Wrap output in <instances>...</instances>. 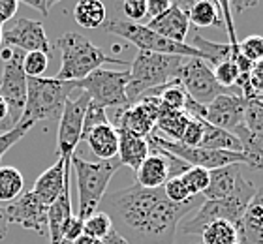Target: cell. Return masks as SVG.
Instances as JSON below:
<instances>
[{"instance_id":"obj_36","label":"cell","mask_w":263,"mask_h":244,"mask_svg":"<svg viewBox=\"0 0 263 244\" xmlns=\"http://www.w3.org/2000/svg\"><path fill=\"white\" fill-rule=\"evenodd\" d=\"M109 124V119H107V111L105 107L98 105V103L90 102L88 103L87 111H85V119H83V132H81V141L88 136V132H92L94 128L98 126Z\"/></svg>"},{"instance_id":"obj_35","label":"cell","mask_w":263,"mask_h":244,"mask_svg":"<svg viewBox=\"0 0 263 244\" xmlns=\"http://www.w3.org/2000/svg\"><path fill=\"white\" fill-rule=\"evenodd\" d=\"M182 180V184L186 186L188 194L192 195V197H197V195H201L203 192L207 190L209 186V171L203 167H190L186 173L179 177Z\"/></svg>"},{"instance_id":"obj_24","label":"cell","mask_w":263,"mask_h":244,"mask_svg":"<svg viewBox=\"0 0 263 244\" xmlns=\"http://www.w3.org/2000/svg\"><path fill=\"white\" fill-rule=\"evenodd\" d=\"M188 120H190V115L188 113H184V111H173V109H167L160 103V113H158V120H156V128H158L160 132H164L165 136H167L165 139H170V141H181Z\"/></svg>"},{"instance_id":"obj_15","label":"cell","mask_w":263,"mask_h":244,"mask_svg":"<svg viewBox=\"0 0 263 244\" xmlns=\"http://www.w3.org/2000/svg\"><path fill=\"white\" fill-rule=\"evenodd\" d=\"M245 105H247V100L241 94H220L207 105L205 120L209 124L235 136L241 128H245Z\"/></svg>"},{"instance_id":"obj_31","label":"cell","mask_w":263,"mask_h":244,"mask_svg":"<svg viewBox=\"0 0 263 244\" xmlns=\"http://www.w3.org/2000/svg\"><path fill=\"white\" fill-rule=\"evenodd\" d=\"M190 45L203 54V60H205V62H209V64H213V66H218L220 62L231 59L230 45L211 42V40L203 38L201 34H196V36H194V42Z\"/></svg>"},{"instance_id":"obj_38","label":"cell","mask_w":263,"mask_h":244,"mask_svg":"<svg viewBox=\"0 0 263 244\" xmlns=\"http://www.w3.org/2000/svg\"><path fill=\"white\" fill-rule=\"evenodd\" d=\"M49 66V54L27 53L23 57V71L27 77H42Z\"/></svg>"},{"instance_id":"obj_33","label":"cell","mask_w":263,"mask_h":244,"mask_svg":"<svg viewBox=\"0 0 263 244\" xmlns=\"http://www.w3.org/2000/svg\"><path fill=\"white\" fill-rule=\"evenodd\" d=\"M245 128L252 136L263 137V100L250 98L245 105Z\"/></svg>"},{"instance_id":"obj_39","label":"cell","mask_w":263,"mask_h":244,"mask_svg":"<svg viewBox=\"0 0 263 244\" xmlns=\"http://www.w3.org/2000/svg\"><path fill=\"white\" fill-rule=\"evenodd\" d=\"M239 49L245 59H248L252 64L263 60V36L258 34H252V36H247V38L239 42Z\"/></svg>"},{"instance_id":"obj_50","label":"cell","mask_w":263,"mask_h":244,"mask_svg":"<svg viewBox=\"0 0 263 244\" xmlns=\"http://www.w3.org/2000/svg\"><path fill=\"white\" fill-rule=\"evenodd\" d=\"M8 228H10V222H8V216H6V207H0V240L6 237Z\"/></svg>"},{"instance_id":"obj_9","label":"cell","mask_w":263,"mask_h":244,"mask_svg":"<svg viewBox=\"0 0 263 244\" xmlns=\"http://www.w3.org/2000/svg\"><path fill=\"white\" fill-rule=\"evenodd\" d=\"M126 87H128V70L117 71V70H100L92 71L90 76L76 83V88L79 92L88 94L90 102L98 103L102 107H128L126 96Z\"/></svg>"},{"instance_id":"obj_1","label":"cell","mask_w":263,"mask_h":244,"mask_svg":"<svg viewBox=\"0 0 263 244\" xmlns=\"http://www.w3.org/2000/svg\"><path fill=\"white\" fill-rule=\"evenodd\" d=\"M201 203V195L171 203L164 188L148 190L134 184L105 194L98 211L109 216L113 229L128 244H173L181 220Z\"/></svg>"},{"instance_id":"obj_34","label":"cell","mask_w":263,"mask_h":244,"mask_svg":"<svg viewBox=\"0 0 263 244\" xmlns=\"http://www.w3.org/2000/svg\"><path fill=\"white\" fill-rule=\"evenodd\" d=\"M113 231V223H111L109 216L102 211H96L94 214L83 222V233L88 235V237H92L96 240H102L104 237Z\"/></svg>"},{"instance_id":"obj_52","label":"cell","mask_w":263,"mask_h":244,"mask_svg":"<svg viewBox=\"0 0 263 244\" xmlns=\"http://www.w3.org/2000/svg\"><path fill=\"white\" fill-rule=\"evenodd\" d=\"M233 6H235V8L239 11H242L245 8H252V6H256V2H250V4H241V2H233Z\"/></svg>"},{"instance_id":"obj_13","label":"cell","mask_w":263,"mask_h":244,"mask_svg":"<svg viewBox=\"0 0 263 244\" xmlns=\"http://www.w3.org/2000/svg\"><path fill=\"white\" fill-rule=\"evenodd\" d=\"M2 44L6 47H13L25 53H44L49 54L53 45L47 40L44 25L40 21L19 17L11 23L10 27L2 28Z\"/></svg>"},{"instance_id":"obj_43","label":"cell","mask_w":263,"mask_h":244,"mask_svg":"<svg viewBox=\"0 0 263 244\" xmlns=\"http://www.w3.org/2000/svg\"><path fill=\"white\" fill-rule=\"evenodd\" d=\"M122 10L130 23H139L143 21V17H147V0H128L124 2Z\"/></svg>"},{"instance_id":"obj_11","label":"cell","mask_w":263,"mask_h":244,"mask_svg":"<svg viewBox=\"0 0 263 244\" xmlns=\"http://www.w3.org/2000/svg\"><path fill=\"white\" fill-rule=\"evenodd\" d=\"M175 81L184 88V92L192 98L194 102L203 105V107H207L209 103L213 102L216 96H220V94L230 92V90L222 88L216 83L213 70L201 59L182 60V66Z\"/></svg>"},{"instance_id":"obj_10","label":"cell","mask_w":263,"mask_h":244,"mask_svg":"<svg viewBox=\"0 0 263 244\" xmlns=\"http://www.w3.org/2000/svg\"><path fill=\"white\" fill-rule=\"evenodd\" d=\"M23 51L13 49V53L8 60H4V70L0 77V98H4L10 109V120L8 128L13 130L25 111L27 103V76L23 71Z\"/></svg>"},{"instance_id":"obj_44","label":"cell","mask_w":263,"mask_h":244,"mask_svg":"<svg viewBox=\"0 0 263 244\" xmlns=\"http://www.w3.org/2000/svg\"><path fill=\"white\" fill-rule=\"evenodd\" d=\"M248 83H250V90H252L254 98L263 96V60L256 62L252 66V70L248 73Z\"/></svg>"},{"instance_id":"obj_40","label":"cell","mask_w":263,"mask_h":244,"mask_svg":"<svg viewBox=\"0 0 263 244\" xmlns=\"http://www.w3.org/2000/svg\"><path fill=\"white\" fill-rule=\"evenodd\" d=\"M203 120L205 119H194L190 117L186 128H184V134H182L181 141L182 145L186 146H199L203 139Z\"/></svg>"},{"instance_id":"obj_30","label":"cell","mask_w":263,"mask_h":244,"mask_svg":"<svg viewBox=\"0 0 263 244\" xmlns=\"http://www.w3.org/2000/svg\"><path fill=\"white\" fill-rule=\"evenodd\" d=\"M201 244H239V231L233 223L218 220L201 231Z\"/></svg>"},{"instance_id":"obj_7","label":"cell","mask_w":263,"mask_h":244,"mask_svg":"<svg viewBox=\"0 0 263 244\" xmlns=\"http://www.w3.org/2000/svg\"><path fill=\"white\" fill-rule=\"evenodd\" d=\"M107 32L115 34L119 38H124L130 44L137 45L139 51H148V53L158 54H171V57H182V59H201L203 54L188 44H177L171 40L153 32L141 23L130 21H111L107 23Z\"/></svg>"},{"instance_id":"obj_8","label":"cell","mask_w":263,"mask_h":244,"mask_svg":"<svg viewBox=\"0 0 263 244\" xmlns=\"http://www.w3.org/2000/svg\"><path fill=\"white\" fill-rule=\"evenodd\" d=\"M147 141L151 145V148L170 152L175 158L188 163L190 167H203L207 171H213V169L233 165V163L245 165V158H242L241 152L209 151V148H203V146H186L179 141H170V139H165L162 136H156L154 132L147 137Z\"/></svg>"},{"instance_id":"obj_3","label":"cell","mask_w":263,"mask_h":244,"mask_svg":"<svg viewBox=\"0 0 263 244\" xmlns=\"http://www.w3.org/2000/svg\"><path fill=\"white\" fill-rule=\"evenodd\" d=\"M57 47L62 53L61 70L55 77L59 81L77 83L90 76L92 71L100 70L104 64H126L124 60L107 57L98 45H94L90 40L81 36L79 32H66L59 38Z\"/></svg>"},{"instance_id":"obj_4","label":"cell","mask_w":263,"mask_h":244,"mask_svg":"<svg viewBox=\"0 0 263 244\" xmlns=\"http://www.w3.org/2000/svg\"><path fill=\"white\" fill-rule=\"evenodd\" d=\"M73 90H77L76 83L59 81L55 77H27V103L19 124L32 128L40 120L61 119Z\"/></svg>"},{"instance_id":"obj_20","label":"cell","mask_w":263,"mask_h":244,"mask_svg":"<svg viewBox=\"0 0 263 244\" xmlns=\"http://www.w3.org/2000/svg\"><path fill=\"white\" fill-rule=\"evenodd\" d=\"M73 212H71V197H70V180L64 184V190L59 195V199L47 209V233L49 244H61L64 233L70 226Z\"/></svg>"},{"instance_id":"obj_48","label":"cell","mask_w":263,"mask_h":244,"mask_svg":"<svg viewBox=\"0 0 263 244\" xmlns=\"http://www.w3.org/2000/svg\"><path fill=\"white\" fill-rule=\"evenodd\" d=\"M25 6H28V8H34V10L42 11V15H49L51 8L57 4V0H25L23 2Z\"/></svg>"},{"instance_id":"obj_54","label":"cell","mask_w":263,"mask_h":244,"mask_svg":"<svg viewBox=\"0 0 263 244\" xmlns=\"http://www.w3.org/2000/svg\"><path fill=\"white\" fill-rule=\"evenodd\" d=\"M261 100H263V96H261Z\"/></svg>"},{"instance_id":"obj_46","label":"cell","mask_w":263,"mask_h":244,"mask_svg":"<svg viewBox=\"0 0 263 244\" xmlns=\"http://www.w3.org/2000/svg\"><path fill=\"white\" fill-rule=\"evenodd\" d=\"M171 4L173 2H170V0H147V15L151 19H156L170 10Z\"/></svg>"},{"instance_id":"obj_25","label":"cell","mask_w":263,"mask_h":244,"mask_svg":"<svg viewBox=\"0 0 263 244\" xmlns=\"http://www.w3.org/2000/svg\"><path fill=\"white\" fill-rule=\"evenodd\" d=\"M107 17V10L100 0H81L73 8V19L81 28L94 30L102 27Z\"/></svg>"},{"instance_id":"obj_22","label":"cell","mask_w":263,"mask_h":244,"mask_svg":"<svg viewBox=\"0 0 263 244\" xmlns=\"http://www.w3.org/2000/svg\"><path fill=\"white\" fill-rule=\"evenodd\" d=\"M151 154V145L147 137L136 136L128 130H119V162L122 165H128L130 169L137 171L145 160Z\"/></svg>"},{"instance_id":"obj_32","label":"cell","mask_w":263,"mask_h":244,"mask_svg":"<svg viewBox=\"0 0 263 244\" xmlns=\"http://www.w3.org/2000/svg\"><path fill=\"white\" fill-rule=\"evenodd\" d=\"M153 96L158 98V102L167 109H173V111H184V105H186V98L188 94L184 92V88L179 85L177 81L170 83V85H164L158 90H153ZM147 96V94H145Z\"/></svg>"},{"instance_id":"obj_2","label":"cell","mask_w":263,"mask_h":244,"mask_svg":"<svg viewBox=\"0 0 263 244\" xmlns=\"http://www.w3.org/2000/svg\"><path fill=\"white\" fill-rule=\"evenodd\" d=\"M182 60H184L182 57L139 51L134 57L130 70H128V102H137L145 94L158 90L164 85L175 81L182 66Z\"/></svg>"},{"instance_id":"obj_51","label":"cell","mask_w":263,"mask_h":244,"mask_svg":"<svg viewBox=\"0 0 263 244\" xmlns=\"http://www.w3.org/2000/svg\"><path fill=\"white\" fill-rule=\"evenodd\" d=\"M100 244H128V242L124 239H122L121 235L117 233L115 229H113V231H111V233L107 235V237H104V239L100 240Z\"/></svg>"},{"instance_id":"obj_23","label":"cell","mask_w":263,"mask_h":244,"mask_svg":"<svg viewBox=\"0 0 263 244\" xmlns=\"http://www.w3.org/2000/svg\"><path fill=\"white\" fill-rule=\"evenodd\" d=\"M83 141H87L90 152L98 158L100 162L113 160L119 154V130L111 122L88 132V136Z\"/></svg>"},{"instance_id":"obj_26","label":"cell","mask_w":263,"mask_h":244,"mask_svg":"<svg viewBox=\"0 0 263 244\" xmlns=\"http://www.w3.org/2000/svg\"><path fill=\"white\" fill-rule=\"evenodd\" d=\"M199 146L209 148V151H230V152L242 151L241 143H239V139L233 134L209 124L207 120H203V139Z\"/></svg>"},{"instance_id":"obj_6","label":"cell","mask_w":263,"mask_h":244,"mask_svg":"<svg viewBox=\"0 0 263 244\" xmlns=\"http://www.w3.org/2000/svg\"><path fill=\"white\" fill-rule=\"evenodd\" d=\"M256 190L258 188L252 184V180H247L245 177H241L235 192L228 195L226 199L203 201L201 207L197 209L196 216L186 220L181 226V231L184 235H201V231L207 228L209 223L218 222V220H226V222L233 223L235 228H239L242 214L247 211L248 203L252 201Z\"/></svg>"},{"instance_id":"obj_12","label":"cell","mask_w":263,"mask_h":244,"mask_svg":"<svg viewBox=\"0 0 263 244\" xmlns=\"http://www.w3.org/2000/svg\"><path fill=\"white\" fill-rule=\"evenodd\" d=\"M88 103H90L88 94L79 92L77 98H70L62 109L59 119V134H57V156L62 160H70L76 154L77 145L81 141L83 119Z\"/></svg>"},{"instance_id":"obj_29","label":"cell","mask_w":263,"mask_h":244,"mask_svg":"<svg viewBox=\"0 0 263 244\" xmlns=\"http://www.w3.org/2000/svg\"><path fill=\"white\" fill-rule=\"evenodd\" d=\"M25 179L19 169L11 165H0V201L11 203L23 194Z\"/></svg>"},{"instance_id":"obj_16","label":"cell","mask_w":263,"mask_h":244,"mask_svg":"<svg viewBox=\"0 0 263 244\" xmlns=\"http://www.w3.org/2000/svg\"><path fill=\"white\" fill-rule=\"evenodd\" d=\"M47 209L49 207L44 205L32 192H25L15 201H11L10 205H6V216L10 223H17L38 235H45L47 233Z\"/></svg>"},{"instance_id":"obj_17","label":"cell","mask_w":263,"mask_h":244,"mask_svg":"<svg viewBox=\"0 0 263 244\" xmlns=\"http://www.w3.org/2000/svg\"><path fill=\"white\" fill-rule=\"evenodd\" d=\"M70 167H71V158L70 160H62L59 158L49 169H45L40 175L32 186V194L38 197L44 205H53L59 195L64 190V184L70 180Z\"/></svg>"},{"instance_id":"obj_5","label":"cell","mask_w":263,"mask_h":244,"mask_svg":"<svg viewBox=\"0 0 263 244\" xmlns=\"http://www.w3.org/2000/svg\"><path fill=\"white\" fill-rule=\"evenodd\" d=\"M121 165L122 163L119 162V158L90 163L77 154L71 156V167L76 171L77 190H79V211L76 214L77 218H81L85 222L90 214L98 211L105 190H107V184Z\"/></svg>"},{"instance_id":"obj_14","label":"cell","mask_w":263,"mask_h":244,"mask_svg":"<svg viewBox=\"0 0 263 244\" xmlns=\"http://www.w3.org/2000/svg\"><path fill=\"white\" fill-rule=\"evenodd\" d=\"M160 113L158 98L153 94L139 98L137 102L130 103L128 107H122L115 117L117 130H128L136 136L148 137L156 128V120Z\"/></svg>"},{"instance_id":"obj_27","label":"cell","mask_w":263,"mask_h":244,"mask_svg":"<svg viewBox=\"0 0 263 244\" xmlns=\"http://www.w3.org/2000/svg\"><path fill=\"white\" fill-rule=\"evenodd\" d=\"M186 15L190 25H194L196 28H209L222 25V21H220V17H222L220 6L211 2V0H197V2H194L186 10Z\"/></svg>"},{"instance_id":"obj_21","label":"cell","mask_w":263,"mask_h":244,"mask_svg":"<svg viewBox=\"0 0 263 244\" xmlns=\"http://www.w3.org/2000/svg\"><path fill=\"white\" fill-rule=\"evenodd\" d=\"M241 177H242V173H241V165H239V163L209 171V186H207V190L201 194L203 199L205 201L226 199L228 195H231L235 192Z\"/></svg>"},{"instance_id":"obj_19","label":"cell","mask_w":263,"mask_h":244,"mask_svg":"<svg viewBox=\"0 0 263 244\" xmlns=\"http://www.w3.org/2000/svg\"><path fill=\"white\" fill-rule=\"evenodd\" d=\"M237 231L239 244H263V186L248 203Z\"/></svg>"},{"instance_id":"obj_42","label":"cell","mask_w":263,"mask_h":244,"mask_svg":"<svg viewBox=\"0 0 263 244\" xmlns=\"http://www.w3.org/2000/svg\"><path fill=\"white\" fill-rule=\"evenodd\" d=\"M30 130V126L27 124H17L13 130L6 132V134H0V162H2V156H4L6 152L10 151L11 146L15 145L17 141H21L25 134Z\"/></svg>"},{"instance_id":"obj_18","label":"cell","mask_w":263,"mask_h":244,"mask_svg":"<svg viewBox=\"0 0 263 244\" xmlns=\"http://www.w3.org/2000/svg\"><path fill=\"white\" fill-rule=\"evenodd\" d=\"M147 28H151L153 32L164 36V38L177 42V44H186V36L190 30V21H188L186 10H182L181 6L173 2L171 8L165 13H162L156 19H151L148 25H145Z\"/></svg>"},{"instance_id":"obj_28","label":"cell","mask_w":263,"mask_h":244,"mask_svg":"<svg viewBox=\"0 0 263 244\" xmlns=\"http://www.w3.org/2000/svg\"><path fill=\"white\" fill-rule=\"evenodd\" d=\"M235 137L241 143V154L245 158V165L263 173V137L248 134L247 128H241L235 134Z\"/></svg>"},{"instance_id":"obj_37","label":"cell","mask_w":263,"mask_h":244,"mask_svg":"<svg viewBox=\"0 0 263 244\" xmlns=\"http://www.w3.org/2000/svg\"><path fill=\"white\" fill-rule=\"evenodd\" d=\"M214 79H216V83H218L222 88H231L235 87L237 79H239V76H241V71H239V68H237V64L233 62V60H224V62H220L218 66H214Z\"/></svg>"},{"instance_id":"obj_53","label":"cell","mask_w":263,"mask_h":244,"mask_svg":"<svg viewBox=\"0 0 263 244\" xmlns=\"http://www.w3.org/2000/svg\"><path fill=\"white\" fill-rule=\"evenodd\" d=\"M0 45H2V25H0Z\"/></svg>"},{"instance_id":"obj_49","label":"cell","mask_w":263,"mask_h":244,"mask_svg":"<svg viewBox=\"0 0 263 244\" xmlns=\"http://www.w3.org/2000/svg\"><path fill=\"white\" fill-rule=\"evenodd\" d=\"M8 120H10V109H8V103L4 102V98H0V132L2 134L10 132Z\"/></svg>"},{"instance_id":"obj_45","label":"cell","mask_w":263,"mask_h":244,"mask_svg":"<svg viewBox=\"0 0 263 244\" xmlns=\"http://www.w3.org/2000/svg\"><path fill=\"white\" fill-rule=\"evenodd\" d=\"M19 10V2L17 0H0V25L11 21L13 15Z\"/></svg>"},{"instance_id":"obj_41","label":"cell","mask_w":263,"mask_h":244,"mask_svg":"<svg viewBox=\"0 0 263 244\" xmlns=\"http://www.w3.org/2000/svg\"><path fill=\"white\" fill-rule=\"evenodd\" d=\"M164 194L171 203H186L192 199V195L188 194L186 186L182 184L181 179H170L164 186Z\"/></svg>"},{"instance_id":"obj_47","label":"cell","mask_w":263,"mask_h":244,"mask_svg":"<svg viewBox=\"0 0 263 244\" xmlns=\"http://www.w3.org/2000/svg\"><path fill=\"white\" fill-rule=\"evenodd\" d=\"M81 235H83V220L73 214V218H71V222H70V226H68V229H66L64 239L62 240H77Z\"/></svg>"}]
</instances>
